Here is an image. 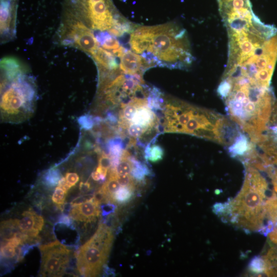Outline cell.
<instances>
[{
    "mask_svg": "<svg viewBox=\"0 0 277 277\" xmlns=\"http://www.w3.org/2000/svg\"><path fill=\"white\" fill-rule=\"evenodd\" d=\"M129 44L149 68L184 69L193 61L186 31L174 23L139 27L132 32Z\"/></svg>",
    "mask_w": 277,
    "mask_h": 277,
    "instance_id": "cell-1",
    "label": "cell"
},
{
    "mask_svg": "<svg viewBox=\"0 0 277 277\" xmlns=\"http://www.w3.org/2000/svg\"><path fill=\"white\" fill-rule=\"evenodd\" d=\"M161 110L164 132L190 134L227 147L239 133V126L232 120L180 100L163 98Z\"/></svg>",
    "mask_w": 277,
    "mask_h": 277,
    "instance_id": "cell-2",
    "label": "cell"
},
{
    "mask_svg": "<svg viewBox=\"0 0 277 277\" xmlns=\"http://www.w3.org/2000/svg\"><path fill=\"white\" fill-rule=\"evenodd\" d=\"M145 86L121 101L117 125L128 145L145 146L154 140L160 120L155 111L160 108L161 94Z\"/></svg>",
    "mask_w": 277,
    "mask_h": 277,
    "instance_id": "cell-3",
    "label": "cell"
},
{
    "mask_svg": "<svg viewBox=\"0 0 277 277\" xmlns=\"http://www.w3.org/2000/svg\"><path fill=\"white\" fill-rule=\"evenodd\" d=\"M246 173L242 187L231 201L225 203L222 215L238 226L248 231H259L267 219L265 202L268 190L265 178L255 167L245 164Z\"/></svg>",
    "mask_w": 277,
    "mask_h": 277,
    "instance_id": "cell-4",
    "label": "cell"
},
{
    "mask_svg": "<svg viewBox=\"0 0 277 277\" xmlns=\"http://www.w3.org/2000/svg\"><path fill=\"white\" fill-rule=\"evenodd\" d=\"M64 11L75 16L90 29L108 31L111 34L121 31L128 23L112 0H65Z\"/></svg>",
    "mask_w": 277,
    "mask_h": 277,
    "instance_id": "cell-5",
    "label": "cell"
},
{
    "mask_svg": "<svg viewBox=\"0 0 277 277\" xmlns=\"http://www.w3.org/2000/svg\"><path fill=\"white\" fill-rule=\"evenodd\" d=\"M113 235L104 223L99 225L92 236L75 253L77 269L83 276H96L101 273L108 258Z\"/></svg>",
    "mask_w": 277,
    "mask_h": 277,
    "instance_id": "cell-6",
    "label": "cell"
},
{
    "mask_svg": "<svg viewBox=\"0 0 277 277\" xmlns=\"http://www.w3.org/2000/svg\"><path fill=\"white\" fill-rule=\"evenodd\" d=\"M9 82L11 83L1 85V88L6 87L1 98L2 113L11 117L21 116L27 109H31L35 100V84L24 74Z\"/></svg>",
    "mask_w": 277,
    "mask_h": 277,
    "instance_id": "cell-7",
    "label": "cell"
},
{
    "mask_svg": "<svg viewBox=\"0 0 277 277\" xmlns=\"http://www.w3.org/2000/svg\"><path fill=\"white\" fill-rule=\"evenodd\" d=\"M60 43L77 48L93 57L100 48L90 28L72 14L64 11V18L58 30Z\"/></svg>",
    "mask_w": 277,
    "mask_h": 277,
    "instance_id": "cell-8",
    "label": "cell"
},
{
    "mask_svg": "<svg viewBox=\"0 0 277 277\" xmlns=\"http://www.w3.org/2000/svg\"><path fill=\"white\" fill-rule=\"evenodd\" d=\"M42 276H61L70 261L71 250L58 241L40 245Z\"/></svg>",
    "mask_w": 277,
    "mask_h": 277,
    "instance_id": "cell-9",
    "label": "cell"
},
{
    "mask_svg": "<svg viewBox=\"0 0 277 277\" xmlns=\"http://www.w3.org/2000/svg\"><path fill=\"white\" fill-rule=\"evenodd\" d=\"M18 3V0H1V43L14 38Z\"/></svg>",
    "mask_w": 277,
    "mask_h": 277,
    "instance_id": "cell-10",
    "label": "cell"
},
{
    "mask_svg": "<svg viewBox=\"0 0 277 277\" xmlns=\"http://www.w3.org/2000/svg\"><path fill=\"white\" fill-rule=\"evenodd\" d=\"M120 58L119 69L121 72L128 75H142L149 68L148 66L138 54L127 50L123 47L113 52Z\"/></svg>",
    "mask_w": 277,
    "mask_h": 277,
    "instance_id": "cell-11",
    "label": "cell"
},
{
    "mask_svg": "<svg viewBox=\"0 0 277 277\" xmlns=\"http://www.w3.org/2000/svg\"><path fill=\"white\" fill-rule=\"evenodd\" d=\"M100 204L93 196L84 202L71 206L69 216L71 220L78 222H93L100 215Z\"/></svg>",
    "mask_w": 277,
    "mask_h": 277,
    "instance_id": "cell-12",
    "label": "cell"
},
{
    "mask_svg": "<svg viewBox=\"0 0 277 277\" xmlns=\"http://www.w3.org/2000/svg\"><path fill=\"white\" fill-rule=\"evenodd\" d=\"M23 217L17 220V227L19 231L26 233L33 239H39V232L43 229L44 220L31 209L24 211Z\"/></svg>",
    "mask_w": 277,
    "mask_h": 277,
    "instance_id": "cell-13",
    "label": "cell"
},
{
    "mask_svg": "<svg viewBox=\"0 0 277 277\" xmlns=\"http://www.w3.org/2000/svg\"><path fill=\"white\" fill-rule=\"evenodd\" d=\"M1 69L3 77L2 83L10 81L17 76L24 74L27 71V68L24 64L13 57H6L2 58L1 61Z\"/></svg>",
    "mask_w": 277,
    "mask_h": 277,
    "instance_id": "cell-14",
    "label": "cell"
},
{
    "mask_svg": "<svg viewBox=\"0 0 277 277\" xmlns=\"http://www.w3.org/2000/svg\"><path fill=\"white\" fill-rule=\"evenodd\" d=\"M248 270L254 274L272 276V266L265 255L254 256L248 265Z\"/></svg>",
    "mask_w": 277,
    "mask_h": 277,
    "instance_id": "cell-15",
    "label": "cell"
},
{
    "mask_svg": "<svg viewBox=\"0 0 277 277\" xmlns=\"http://www.w3.org/2000/svg\"><path fill=\"white\" fill-rule=\"evenodd\" d=\"M135 188L121 186L111 196L110 201L118 204H124L132 198Z\"/></svg>",
    "mask_w": 277,
    "mask_h": 277,
    "instance_id": "cell-16",
    "label": "cell"
},
{
    "mask_svg": "<svg viewBox=\"0 0 277 277\" xmlns=\"http://www.w3.org/2000/svg\"><path fill=\"white\" fill-rule=\"evenodd\" d=\"M265 206L267 220L273 222L274 228H277V197L275 194L267 199Z\"/></svg>",
    "mask_w": 277,
    "mask_h": 277,
    "instance_id": "cell-17",
    "label": "cell"
},
{
    "mask_svg": "<svg viewBox=\"0 0 277 277\" xmlns=\"http://www.w3.org/2000/svg\"><path fill=\"white\" fill-rule=\"evenodd\" d=\"M164 151L163 148L156 144L150 145L146 147L145 158L152 163L159 162L163 159Z\"/></svg>",
    "mask_w": 277,
    "mask_h": 277,
    "instance_id": "cell-18",
    "label": "cell"
},
{
    "mask_svg": "<svg viewBox=\"0 0 277 277\" xmlns=\"http://www.w3.org/2000/svg\"><path fill=\"white\" fill-rule=\"evenodd\" d=\"M267 134L271 139L277 145V102L274 103L270 121L269 122Z\"/></svg>",
    "mask_w": 277,
    "mask_h": 277,
    "instance_id": "cell-19",
    "label": "cell"
},
{
    "mask_svg": "<svg viewBox=\"0 0 277 277\" xmlns=\"http://www.w3.org/2000/svg\"><path fill=\"white\" fill-rule=\"evenodd\" d=\"M18 248L15 247L9 242H4L1 247V258L4 259H11L17 254L18 261L19 251L17 252L16 250Z\"/></svg>",
    "mask_w": 277,
    "mask_h": 277,
    "instance_id": "cell-20",
    "label": "cell"
},
{
    "mask_svg": "<svg viewBox=\"0 0 277 277\" xmlns=\"http://www.w3.org/2000/svg\"><path fill=\"white\" fill-rule=\"evenodd\" d=\"M61 173L57 169H52L46 173L44 182L48 186L52 187L58 183L61 179Z\"/></svg>",
    "mask_w": 277,
    "mask_h": 277,
    "instance_id": "cell-21",
    "label": "cell"
},
{
    "mask_svg": "<svg viewBox=\"0 0 277 277\" xmlns=\"http://www.w3.org/2000/svg\"><path fill=\"white\" fill-rule=\"evenodd\" d=\"M68 191L58 186L54 190L52 196V201L56 205L61 206L64 205Z\"/></svg>",
    "mask_w": 277,
    "mask_h": 277,
    "instance_id": "cell-22",
    "label": "cell"
},
{
    "mask_svg": "<svg viewBox=\"0 0 277 277\" xmlns=\"http://www.w3.org/2000/svg\"><path fill=\"white\" fill-rule=\"evenodd\" d=\"M264 171L270 176L274 191L277 193V168L270 165L266 166Z\"/></svg>",
    "mask_w": 277,
    "mask_h": 277,
    "instance_id": "cell-23",
    "label": "cell"
},
{
    "mask_svg": "<svg viewBox=\"0 0 277 277\" xmlns=\"http://www.w3.org/2000/svg\"><path fill=\"white\" fill-rule=\"evenodd\" d=\"M65 178L70 188L75 186L80 180L79 176L75 172L66 173Z\"/></svg>",
    "mask_w": 277,
    "mask_h": 277,
    "instance_id": "cell-24",
    "label": "cell"
},
{
    "mask_svg": "<svg viewBox=\"0 0 277 277\" xmlns=\"http://www.w3.org/2000/svg\"><path fill=\"white\" fill-rule=\"evenodd\" d=\"M71 219L67 215H62L60 217L58 223L67 226H70L72 225Z\"/></svg>",
    "mask_w": 277,
    "mask_h": 277,
    "instance_id": "cell-25",
    "label": "cell"
},
{
    "mask_svg": "<svg viewBox=\"0 0 277 277\" xmlns=\"http://www.w3.org/2000/svg\"><path fill=\"white\" fill-rule=\"evenodd\" d=\"M102 213L104 215L108 214L111 212H113L114 209H115L113 205H107L102 207Z\"/></svg>",
    "mask_w": 277,
    "mask_h": 277,
    "instance_id": "cell-26",
    "label": "cell"
},
{
    "mask_svg": "<svg viewBox=\"0 0 277 277\" xmlns=\"http://www.w3.org/2000/svg\"><path fill=\"white\" fill-rule=\"evenodd\" d=\"M90 188V185L88 182H81L80 184V190L81 193L87 192Z\"/></svg>",
    "mask_w": 277,
    "mask_h": 277,
    "instance_id": "cell-27",
    "label": "cell"
},
{
    "mask_svg": "<svg viewBox=\"0 0 277 277\" xmlns=\"http://www.w3.org/2000/svg\"><path fill=\"white\" fill-rule=\"evenodd\" d=\"M273 165H277V160L275 161Z\"/></svg>",
    "mask_w": 277,
    "mask_h": 277,
    "instance_id": "cell-28",
    "label": "cell"
}]
</instances>
